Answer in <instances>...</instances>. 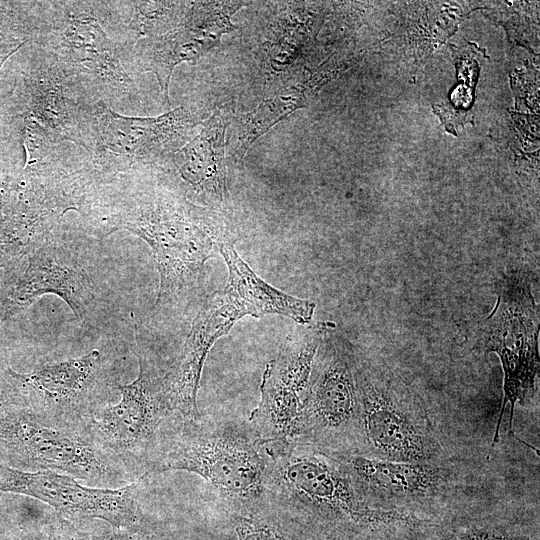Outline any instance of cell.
<instances>
[{
	"mask_svg": "<svg viewBox=\"0 0 540 540\" xmlns=\"http://www.w3.org/2000/svg\"><path fill=\"white\" fill-rule=\"evenodd\" d=\"M150 168L135 167L89 185L77 212L94 237L125 230L149 245L159 274L153 309L166 313L189 304L204 283L207 260L232 240L170 177L152 182Z\"/></svg>",
	"mask_w": 540,
	"mask_h": 540,
	"instance_id": "cell-1",
	"label": "cell"
},
{
	"mask_svg": "<svg viewBox=\"0 0 540 540\" xmlns=\"http://www.w3.org/2000/svg\"><path fill=\"white\" fill-rule=\"evenodd\" d=\"M267 518L334 540L406 538L438 524L419 512L369 501L340 458L294 440L269 441Z\"/></svg>",
	"mask_w": 540,
	"mask_h": 540,
	"instance_id": "cell-2",
	"label": "cell"
},
{
	"mask_svg": "<svg viewBox=\"0 0 540 540\" xmlns=\"http://www.w3.org/2000/svg\"><path fill=\"white\" fill-rule=\"evenodd\" d=\"M265 444L249 421L179 415L169 426L163 423L145 469L195 473L235 515L267 518Z\"/></svg>",
	"mask_w": 540,
	"mask_h": 540,
	"instance_id": "cell-3",
	"label": "cell"
},
{
	"mask_svg": "<svg viewBox=\"0 0 540 540\" xmlns=\"http://www.w3.org/2000/svg\"><path fill=\"white\" fill-rule=\"evenodd\" d=\"M35 42L86 78L102 101L133 98L125 22L115 1H40Z\"/></svg>",
	"mask_w": 540,
	"mask_h": 540,
	"instance_id": "cell-4",
	"label": "cell"
},
{
	"mask_svg": "<svg viewBox=\"0 0 540 540\" xmlns=\"http://www.w3.org/2000/svg\"><path fill=\"white\" fill-rule=\"evenodd\" d=\"M355 377L359 416L354 454L400 462H440V444L418 403L382 372L358 361Z\"/></svg>",
	"mask_w": 540,
	"mask_h": 540,
	"instance_id": "cell-5",
	"label": "cell"
},
{
	"mask_svg": "<svg viewBox=\"0 0 540 540\" xmlns=\"http://www.w3.org/2000/svg\"><path fill=\"white\" fill-rule=\"evenodd\" d=\"M197 122L195 113L185 106L156 117H131L97 101L89 158L82 169L92 184L135 167L154 166L187 143Z\"/></svg>",
	"mask_w": 540,
	"mask_h": 540,
	"instance_id": "cell-6",
	"label": "cell"
},
{
	"mask_svg": "<svg viewBox=\"0 0 540 540\" xmlns=\"http://www.w3.org/2000/svg\"><path fill=\"white\" fill-rule=\"evenodd\" d=\"M496 293L482 337L484 349L498 355L504 372V398L492 447L499 441L506 405L510 406L511 430L515 406L534 394L539 373V312L528 277L520 272L505 274L497 282Z\"/></svg>",
	"mask_w": 540,
	"mask_h": 540,
	"instance_id": "cell-7",
	"label": "cell"
},
{
	"mask_svg": "<svg viewBox=\"0 0 540 540\" xmlns=\"http://www.w3.org/2000/svg\"><path fill=\"white\" fill-rule=\"evenodd\" d=\"M356 365L347 340L324 337L313 362L294 441L336 456L355 453L359 416Z\"/></svg>",
	"mask_w": 540,
	"mask_h": 540,
	"instance_id": "cell-8",
	"label": "cell"
},
{
	"mask_svg": "<svg viewBox=\"0 0 540 540\" xmlns=\"http://www.w3.org/2000/svg\"><path fill=\"white\" fill-rule=\"evenodd\" d=\"M23 83V130L52 145L67 142L88 152L93 109L101 100L91 83L43 49Z\"/></svg>",
	"mask_w": 540,
	"mask_h": 540,
	"instance_id": "cell-9",
	"label": "cell"
},
{
	"mask_svg": "<svg viewBox=\"0 0 540 540\" xmlns=\"http://www.w3.org/2000/svg\"><path fill=\"white\" fill-rule=\"evenodd\" d=\"M0 438L36 471L62 472L93 485L117 486L126 480L117 457L95 439L89 425L56 426L30 412L0 418Z\"/></svg>",
	"mask_w": 540,
	"mask_h": 540,
	"instance_id": "cell-10",
	"label": "cell"
},
{
	"mask_svg": "<svg viewBox=\"0 0 540 540\" xmlns=\"http://www.w3.org/2000/svg\"><path fill=\"white\" fill-rule=\"evenodd\" d=\"M330 328L327 322L302 325L266 364L260 400L248 419L264 441L297 438L313 362Z\"/></svg>",
	"mask_w": 540,
	"mask_h": 540,
	"instance_id": "cell-11",
	"label": "cell"
},
{
	"mask_svg": "<svg viewBox=\"0 0 540 540\" xmlns=\"http://www.w3.org/2000/svg\"><path fill=\"white\" fill-rule=\"evenodd\" d=\"M30 412L46 423L67 427L88 425L109 393L110 381L102 354L46 362L29 373L8 369Z\"/></svg>",
	"mask_w": 540,
	"mask_h": 540,
	"instance_id": "cell-12",
	"label": "cell"
},
{
	"mask_svg": "<svg viewBox=\"0 0 540 540\" xmlns=\"http://www.w3.org/2000/svg\"><path fill=\"white\" fill-rule=\"evenodd\" d=\"M138 375L129 384H116L118 403L98 409L89 422L95 439L115 457L141 460L150 456L163 423L172 414L163 398L162 379L156 365L138 354Z\"/></svg>",
	"mask_w": 540,
	"mask_h": 540,
	"instance_id": "cell-13",
	"label": "cell"
},
{
	"mask_svg": "<svg viewBox=\"0 0 540 540\" xmlns=\"http://www.w3.org/2000/svg\"><path fill=\"white\" fill-rule=\"evenodd\" d=\"M137 483L117 489L91 488L55 471L26 472L0 464V491L33 497L68 520L102 519L113 529L139 522Z\"/></svg>",
	"mask_w": 540,
	"mask_h": 540,
	"instance_id": "cell-14",
	"label": "cell"
},
{
	"mask_svg": "<svg viewBox=\"0 0 540 540\" xmlns=\"http://www.w3.org/2000/svg\"><path fill=\"white\" fill-rule=\"evenodd\" d=\"M244 2H192L182 26L165 34L138 40L125 55L126 62L140 72L153 73L169 104V84L174 68L195 63L220 44L221 36L236 28L231 16Z\"/></svg>",
	"mask_w": 540,
	"mask_h": 540,
	"instance_id": "cell-15",
	"label": "cell"
},
{
	"mask_svg": "<svg viewBox=\"0 0 540 540\" xmlns=\"http://www.w3.org/2000/svg\"><path fill=\"white\" fill-rule=\"evenodd\" d=\"M245 317L224 290L209 295L196 316L173 365L163 374L162 394L171 413L184 419L200 417L197 393L202 370L214 343Z\"/></svg>",
	"mask_w": 540,
	"mask_h": 540,
	"instance_id": "cell-16",
	"label": "cell"
},
{
	"mask_svg": "<svg viewBox=\"0 0 540 540\" xmlns=\"http://www.w3.org/2000/svg\"><path fill=\"white\" fill-rule=\"evenodd\" d=\"M360 492L372 503L416 511L415 506L445 496L450 472L440 462H400L359 454L337 456Z\"/></svg>",
	"mask_w": 540,
	"mask_h": 540,
	"instance_id": "cell-17",
	"label": "cell"
},
{
	"mask_svg": "<svg viewBox=\"0 0 540 540\" xmlns=\"http://www.w3.org/2000/svg\"><path fill=\"white\" fill-rule=\"evenodd\" d=\"M32 253L16 286L15 300L29 305L46 294L56 295L80 322H85L98 293L91 275L52 237Z\"/></svg>",
	"mask_w": 540,
	"mask_h": 540,
	"instance_id": "cell-18",
	"label": "cell"
},
{
	"mask_svg": "<svg viewBox=\"0 0 540 540\" xmlns=\"http://www.w3.org/2000/svg\"><path fill=\"white\" fill-rule=\"evenodd\" d=\"M229 122L228 112L217 109L171 159L175 172L170 178L194 204L219 207L227 198L224 136Z\"/></svg>",
	"mask_w": 540,
	"mask_h": 540,
	"instance_id": "cell-19",
	"label": "cell"
},
{
	"mask_svg": "<svg viewBox=\"0 0 540 540\" xmlns=\"http://www.w3.org/2000/svg\"><path fill=\"white\" fill-rule=\"evenodd\" d=\"M219 254L228 270V282L223 290L245 316L261 318L276 314L300 325L311 322L316 304L287 294L263 280L237 253L234 241L222 243Z\"/></svg>",
	"mask_w": 540,
	"mask_h": 540,
	"instance_id": "cell-20",
	"label": "cell"
},
{
	"mask_svg": "<svg viewBox=\"0 0 540 540\" xmlns=\"http://www.w3.org/2000/svg\"><path fill=\"white\" fill-rule=\"evenodd\" d=\"M304 91L302 88L292 87L262 101L252 111L235 116L227 144L229 156L235 162H240L257 138L304 105Z\"/></svg>",
	"mask_w": 540,
	"mask_h": 540,
	"instance_id": "cell-21",
	"label": "cell"
},
{
	"mask_svg": "<svg viewBox=\"0 0 540 540\" xmlns=\"http://www.w3.org/2000/svg\"><path fill=\"white\" fill-rule=\"evenodd\" d=\"M131 10L125 22L128 52L142 38L165 34L179 28L185 21L192 2L188 1H127Z\"/></svg>",
	"mask_w": 540,
	"mask_h": 540,
	"instance_id": "cell-22",
	"label": "cell"
},
{
	"mask_svg": "<svg viewBox=\"0 0 540 540\" xmlns=\"http://www.w3.org/2000/svg\"><path fill=\"white\" fill-rule=\"evenodd\" d=\"M238 540H296L267 518L234 515Z\"/></svg>",
	"mask_w": 540,
	"mask_h": 540,
	"instance_id": "cell-23",
	"label": "cell"
},
{
	"mask_svg": "<svg viewBox=\"0 0 540 540\" xmlns=\"http://www.w3.org/2000/svg\"><path fill=\"white\" fill-rule=\"evenodd\" d=\"M459 540H531L504 527L496 525L474 526Z\"/></svg>",
	"mask_w": 540,
	"mask_h": 540,
	"instance_id": "cell-24",
	"label": "cell"
},
{
	"mask_svg": "<svg viewBox=\"0 0 540 540\" xmlns=\"http://www.w3.org/2000/svg\"><path fill=\"white\" fill-rule=\"evenodd\" d=\"M48 540H96L92 535L78 530L74 524L56 514L49 525Z\"/></svg>",
	"mask_w": 540,
	"mask_h": 540,
	"instance_id": "cell-25",
	"label": "cell"
},
{
	"mask_svg": "<svg viewBox=\"0 0 540 540\" xmlns=\"http://www.w3.org/2000/svg\"><path fill=\"white\" fill-rule=\"evenodd\" d=\"M107 540H151V536L137 523L129 527L114 529Z\"/></svg>",
	"mask_w": 540,
	"mask_h": 540,
	"instance_id": "cell-26",
	"label": "cell"
}]
</instances>
